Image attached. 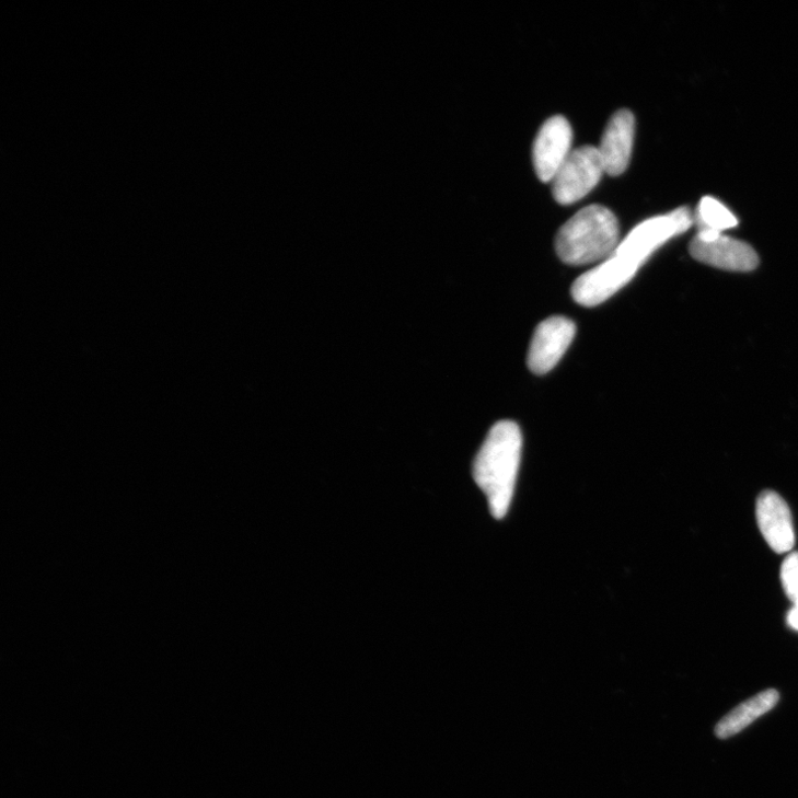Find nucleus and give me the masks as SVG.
<instances>
[{"label": "nucleus", "instance_id": "nucleus-10", "mask_svg": "<svg viewBox=\"0 0 798 798\" xmlns=\"http://www.w3.org/2000/svg\"><path fill=\"white\" fill-rule=\"evenodd\" d=\"M756 519L761 534L776 554L788 553L795 545L791 513L775 491L764 490L756 500Z\"/></svg>", "mask_w": 798, "mask_h": 798}, {"label": "nucleus", "instance_id": "nucleus-5", "mask_svg": "<svg viewBox=\"0 0 798 798\" xmlns=\"http://www.w3.org/2000/svg\"><path fill=\"white\" fill-rule=\"evenodd\" d=\"M638 271L632 263L613 253L575 281L571 296L582 307H598L629 285Z\"/></svg>", "mask_w": 798, "mask_h": 798}, {"label": "nucleus", "instance_id": "nucleus-3", "mask_svg": "<svg viewBox=\"0 0 798 798\" xmlns=\"http://www.w3.org/2000/svg\"><path fill=\"white\" fill-rule=\"evenodd\" d=\"M603 173L597 147L583 146L573 150L552 182L555 200L563 206L582 200L598 186Z\"/></svg>", "mask_w": 798, "mask_h": 798}, {"label": "nucleus", "instance_id": "nucleus-4", "mask_svg": "<svg viewBox=\"0 0 798 798\" xmlns=\"http://www.w3.org/2000/svg\"><path fill=\"white\" fill-rule=\"evenodd\" d=\"M689 252L694 259L730 273H751L760 263L750 244L718 232L698 231Z\"/></svg>", "mask_w": 798, "mask_h": 798}, {"label": "nucleus", "instance_id": "nucleus-6", "mask_svg": "<svg viewBox=\"0 0 798 798\" xmlns=\"http://www.w3.org/2000/svg\"><path fill=\"white\" fill-rule=\"evenodd\" d=\"M694 221L686 208L647 221L621 242L614 252L640 269L648 257L669 239L689 230Z\"/></svg>", "mask_w": 798, "mask_h": 798}, {"label": "nucleus", "instance_id": "nucleus-12", "mask_svg": "<svg viewBox=\"0 0 798 798\" xmlns=\"http://www.w3.org/2000/svg\"><path fill=\"white\" fill-rule=\"evenodd\" d=\"M694 221L698 231L724 233L739 224L733 212L713 197H704L696 209Z\"/></svg>", "mask_w": 798, "mask_h": 798}, {"label": "nucleus", "instance_id": "nucleus-9", "mask_svg": "<svg viewBox=\"0 0 798 798\" xmlns=\"http://www.w3.org/2000/svg\"><path fill=\"white\" fill-rule=\"evenodd\" d=\"M635 132L636 119L631 111H618L610 118L597 147L606 174L617 176L627 170Z\"/></svg>", "mask_w": 798, "mask_h": 798}, {"label": "nucleus", "instance_id": "nucleus-14", "mask_svg": "<svg viewBox=\"0 0 798 798\" xmlns=\"http://www.w3.org/2000/svg\"><path fill=\"white\" fill-rule=\"evenodd\" d=\"M787 624L791 629L798 632V602H796L789 610L787 614Z\"/></svg>", "mask_w": 798, "mask_h": 798}, {"label": "nucleus", "instance_id": "nucleus-2", "mask_svg": "<svg viewBox=\"0 0 798 798\" xmlns=\"http://www.w3.org/2000/svg\"><path fill=\"white\" fill-rule=\"evenodd\" d=\"M616 217L599 205L580 210L558 231L555 241L559 258L569 265H587L608 259L620 245Z\"/></svg>", "mask_w": 798, "mask_h": 798}, {"label": "nucleus", "instance_id": "nucleus-11", "mask_svg": "<svg viewBox=\"0 0 798 798\" xmlns=\"http://www.w3.org/2000/svg\"><path fill=\"white\" fill-rule=\"evenodd\" d=\"M779 701V693L774 689L760 692L732 709L716 727V736L726 740L732 738L764 715L772 712Z\"/></svg>", "mask_w": 798, "mask_h": 798}, {"label": "nucleus", "instance_id": "nucleus-8", "mask_svg": "<svg viewBox=\"0 0 798 798\" xmlns=\"http://www.w3.org/2000/svg\"><path fill=\"white\" fill-rule=\"evenodd\" d=\"M573 128L563 116L550 118L541 128L532 148V160L540 181L552 183L571 153Z\"/></svg>", "mask_w": 798, "mask_h": 798}, {"label": "nucleus", "instance_id": "nucleus-7", "mask_svg": "<svg viewBox=\"0 0 798 798\" xmlns=\"http://www.w3.org/2000/svg\"><path fill=\"white\" fill-rule=\"evenodd\" d=\"M576 335V324L564 316L542 322L532 336L527 365L532 373L545 375L563 359Z\"/></svg>", "mask_w": 798, "mask_h": 798}, {"label": "nucleus", "instance_id": "nucleus-1", "mask_svg": "<svg viewBox=\"0 0 798 798\" xmlns=\"http://www.w3.org/2000/svg\"><path fill=\"white\" fill-rule=\"evenodd\" d=\"M522 436L512 420H500L488 432L473 467L476 484L491 514L502 519L510 507L521 460Z\"/></svg>", "mask_w": 798, "mask_h": 798}, {"label": "nucleus", "instance_id": "nucleus-13", "mask_svg": "<svg viewBox=\"0 0 798 798\" xmlns=\"http://www.w3.org/2000/svg\"><path fill=\"white\" fill-rule=\"evenodd\" d=\"M780 581L787 598L798 602V552L790 553L782 564Z\"/></svg>", "mask_w": 798, "mask_h": 798}]
</instances>
